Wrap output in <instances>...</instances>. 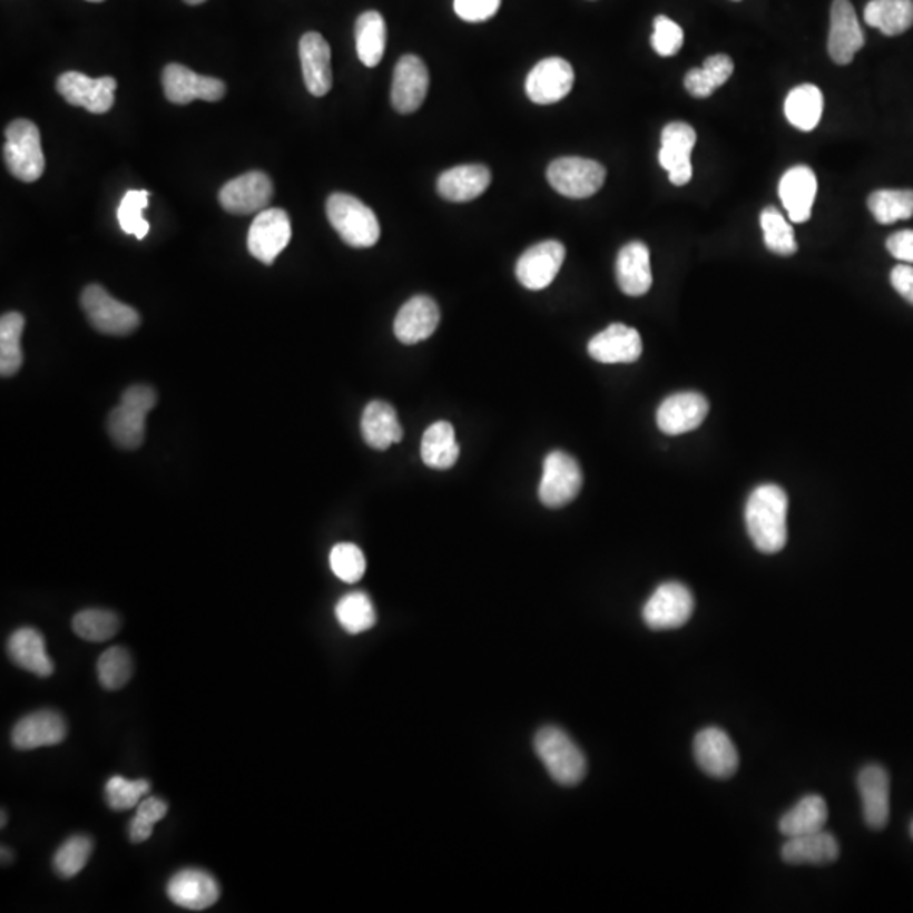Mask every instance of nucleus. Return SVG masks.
Listing matches in <instances>:
<instances>
[{"instance_id": "nucleus-4", "label": "nucleus", "mask_w": 913, "mask_h": 913, "mask_svg": "<svg viewBox=\"0 0 913 913\" xmlns=\"http://www.w3.org/2000/svg\"><path fill=\"white\" fill-rule=\"evenodd\" d=\"M327 217L335 233L347 246L365 249L376 246L380 240L381 227L376 214L352 195H331L327 200Z\"/></svg>"}, {"instance_id": "nucleus-19", "label": "nucleus", "mask_w": 913, "mask_h": 913, "mask_svg": "<svg viewBox=\"0 0 913 913\" xmlns=\"http://www.w3.org/2000/svg\"><path fill=\"white\" fill-rule=\"evenodd\" d=\"M697 765L714 778H729L739 766L738 749L719 727H707L694 739Z\"/></svg>"}, {"instance_id": "nucleus-28", "label": "nucleus", "mask_w": 913, "mask_h": 913, "mask_svg": "<svg viewBox=\"0 0 913 913\" xmlns=\"http://www.w3.org/2000/svg\"><path fill=\"white\" fill-rule=\"evenodd\" d=\"M782 204L794 224H804L811 218L817 195V178L808 166H794L781 179L778 187Z\"/></svg>"}, {"instance_id": "nucleus-10", "label": "nucleus", "mask_w": 913, "mask_h": 913, "mask_svg": "<svg viewBox=\"0 0 913 913\" xmlns=\"http://www.w3.org/2000/svg\"><path fill=\"white\" fill-rule=\"evenodd\" d=\"M292 240V220L283 208H267L259 212L247 234V249L263 264L274 259L286 249Z\"/></svg>"}, {"instance_id": "nucleus-31", "label": "nucleus", "mask_w": 913, "mask_h": 913, "mask_svg": "<svg viewBox=\"0 0 913 913\" xmlns=\"http://www.w3.org/2000/svg\"><path fill=\"white\" fill-rule=\"evenodd\" d=\"M365 443L376 450L390 449L403 439V426L397 422L396 411L384 401H371L361 420Z\"/></svg>"}, {"instance_id": "nucleus-35", "label": "nucleus", "mask_w": 913, "mask_h": 913, "mask_svg": "<svg viewBox=\"0 0 913 913\" xmlns=\"http://www.w3.org/2000/svg\"><path fill=\"white\" fill-rule=\"evenodd\" d=\"M355 48L357 57L365 67L374 68L381 63L386 50V22L377 11H367L359 16L355 22Z\"/></svg>"}, {"instance_id": "nucleus-58", "label": "nucleus", "mask_w": 913, "mask_h": 913, "mask_svg": "<svg viewBox=\"0 0 913 913\" xmlns=\"http://www.w3.org/2000/svg\"><path fill=\"white\" fill-rule=\"evenodd\" d=\"M910 836H912V840H913V821H912V824H910Z\"/></svg>"}, {"instance_id": "nucleus-29", "label": "nucleus", "mask_w": 913, "mask_h": 913, "mask_svg": "<svg viewBox=\"0 0 913 913\" xmlns=\"http://www.w3.org/2000/svg\"><path fill=\"white\" fill-rule=\"evenodd\" d=\"M491 185V171L482 165L455 166L439 176L436 190L440 197L455 204L475 200Z\"/></svg>"}, {"instance_id": "nucleus-7", "label": "nucleus", "mask_w": 913, "mask_h": 913, "mask_svg": "<svg viewBox=\"0 0 913 913\" xmlns=\"http://www.w3.org/2000/svg\"><path fill=\"white\" fill-rule=\"evenodd\" d=\"M547 178L563 197L589 198L605 185L606 168L593 159L566 156L548 166Z\"/></svg>"}, {"instance_id": "nucleus-23", "label": "nucleus", "mask_w": 913, "mask_h": 913, "mask_svg": "<svg viewBox=\"0 0 913 913\" xmlns=\"http://www.w3.org/2000/svg\"><path fill=\"white\" fill-rule=\"evenodd\" d=\"M303 81L315 97L327 96L332 88V51L320 32H306L300 39Z\"/></svg>"}, {"instance_id": "nucleus-14", "label": "nucleus", "mask_w": 913, "mask_h": 913, "mask_svg": "<svg viewBox=\"0 0 913 913\" xmlns=\"http://www.w3.org/2000/svg\"><path fill=\"white\" fill-rule=\"evenodd\" d=\"M273 194V181L266 173L249 171L225 183L218 202L228 214H259L269 205Z\"/></svg>"}, {"instance_id": "nucleus-13", "label": "nucleus", "mask_w": 913, "mask_h": 913, "mask_svg": "<svg viewBox=\"0 0 913 913\" xmlns=\"http://www.w3.org/2000/svg\"><path fill=\"white\" fill-rule=\"evenodd\" d=\"M161 80L166 99L176 106H188L197 99L217 102L225 96L224 81L214 77H202L178 63L165 67Z\"/></svg>"}, {"instance_id": "nucleus-43", "label": "nucleus", "mask_w": 913, "mask_h": 913, "mask_svg": "<svg viewBox=\"0 0 913 913\" xmlns=\"http://www.w3.org/2000/svg\"><path fill=\"white\" fill-rule=\"evenodd\" d=\"M97 674L104 689L119 690L132 677V658L122 647L109 648L100 655Z\"/></svg>"}, {"instance_id": "nucleus-53", "label": "nucleus", "mask_w": 913, "mask_h": 913, "mask_svg": "<svg viewBox=\"0 0 913 913\" xmlns=\"http://www.w3.org/2000/svg\"><path fill=\"white\" fill-rule=\"evenodd\" d=\"M890 282H892L893 288L900 293V296L913 305V267L909 264H899V266L893 267Z\"/></svg>"}, {"instance_id": "nucleus-42", "label": "nucleus", "mask_w": 913, "mask_h": 913, "mask_svg": "<svg viewBox=\"0 0 913 913\" xmlns=\"http://www.w3.org/2000/svg\"><path fill=\"white\" fill-rule=\"evenodd\" d=\"M763 236H765V244L772 253L778 256H792L797 253L798 244L795 240L794 228L785 220L784 215L776 210L775 207L765 208L762 212Z\"/></svg>"}, {"instance_id": "nucleus-34", "label": "nucleus", "mask_w": 913, "mask_h": 913, "mask_svg": "<svg viewBox=\"0 0 913 913\" xmlns=\"http://www.w3.org/2000/svg\"><path fill=\"white\" fill-rule=\"evenodd\" d=\"M864 21L885 36H899L913 26V0H872L864 8Z\"/></svg>"}, {"instance_id": "nucleus-6", "label": "nucleus", "mask_w": 913, "mask_h": 913, "mask_svg": "<svg viewBox=\"0 0 913 913\" xmlns=\"http://www.w3.org/2000/svg\"><path fill=\"white\" fill-rule=\"evenodd\" d=\"M80 305L91 327L100 334L124 337L141 325V316L132 306L112 298L100 285H88L81 293Z\"/></svg>"}, {"instance_id": "nucleus-47", "label": "nucleus", "mask_w": 913, "mask_h": 913, "mask_svg": "<svg viewBox=\"0 0 913 913\" xmlns=\"http://www.w3.org/2000/svg\"><path fill=\"white\" fill-rule=\"evenodd\" d=\"M331 567L332 572L344 582H359L365 572L364 553L354 543L335 544L331 552Z\"/></svg>"}, {"instance_id": "nucleus-22", "label": "nucleus", "mask_w": 913, "mask_h": 913, "mask_svg": "<svg viewBox=\"0 0 913 913\" xmlns=\"http://www.w3.org/2000/svg\"><path fill=\"white\" fill-rule=\"evenodd\" d=\"M67 723L55 710H38L18 720L12 729V745L21 752L57 746L67 738Z\"/></svg>"}, {"instance_id": "nucleus-9", "label": "nucleus", "mask_w": 913, "mask_h": 913, "mask_svg": "<svg viewBox=\"0 0 913 913\" xmlns=\"http://www.w3.org/2000/svg\"><path fill=\"white\" fill-rule=\"evenodd\" d=\"M696 601L684 583H661L644 608V619L648 628L664 631L684 626L693 618Z\"/></svg>"}, {"instance_id": "nucleus-49", "label": "nucleus", "mask_w": 913, "mask_h": 913, "mask_svg": "<svg viewBox=\"0 0 913 913\" xmlns=\"http://www.w3.org/2000/svg\"><path fill=\"white\" fill-rule=\"evenodd\" d=\"M501 0H453V11L468 22H484L495 16Z\"/></svg>"}, {"instance_id": "nucleus-24", "label": "nucleus", "mask_w": 913, "mask_h": 913, "mask_svg": "<svg viewBox=\"0 0 913 913\" xmlns=\"http://www.w3.org/2000/svg\"><path fill=\"white\" fill-rule=\"evenodd\" d=\"M587 351L590 357L602 364H629L641 357L644 342L636 328L612 324L590 338Z\"/></svg>"}, {"instance_id": "nucleus-30", "label": "nucleus", "mask_w": 913, "mask_h": 913, "mask_svg": "<svg viewBox=\"0 0 913 913\" xmlns=\"http://www.w3.org/2000/svg\"><path fill=\"white\" fill-rule=\"evenodd\" d=\"M8 654L22 670L31 671L38 677L53 675V660L46 651L45 636L38 629L21 628L12 632L8 641Z\"/></svg>"}, {"instance_id": "nucleus-16", "label": "nucleus", "mask_w": 913, "mask_h": 913, "mask_svg": "<svg viewBox=\"0 0 913 913\" xmlns=\"http://www.w3.org/2000/svg\"><path fill=\"white\" fill-rule=\"evenodd\" d=\"M566 261V247L559 240H543L521 254L517 263V278L531 292L547 288L557 278Z\"/></svg>"}, {"instance_id": "nucleus-11", "label": "nucleus", "mask_w": 913, "mask_h": 913, "mask_svg": "<svg viewBox=\"0 0 913 913\" xmlns=\"http://www.w3.org/2000/svg\"><path fill=\"white\" fill-rule=\"evenodd\" d=\"M697 134L693 126L685 122H671L661 130V148L658 161L667 169L668 179L675 187H684L693 179V155Z\"/></svg>"}, {"instance_id": "nucleus-1", "label": "nucleus", "mask_w": 913, "mask_h": 913, "mask_svg": "<svg viewBox=\"0 0 913 913\" xmlns=\"http://www.w3.org/2000/svg\"><path fill=\"white\" fill-rule=\"evenodd\" d=\"M788 495L781 485L763 484L746 502V530L759 552L778 553L787 544Z\"/></svg>"}, {"instance_id": "nucleus-38", "label": "nucleus", "mask_w": 913, "mask_h": 913, "mask_svg": "<svg viewBox=\"0 0 913 913\" xmlns=\"http://www.w3.org/2000/svg\"><path fill=\"white\" fill-rule=\"evenodd\" d=\"M24 331V316L9 312L0 318V374L12 377L22 367L21 335Z\"/></svg>"}, {"instance_id": "nucleus-15", "label": "nucleus", "mask_w": 913, "mask_h": 913, "mask_svg": "<svg viewBox=\"0 0 913 913\" xmlns=\"http://www.w3.org/2000/svg\"><path fill=\"white\" fill-rule=\"evenodd\" d=\"M429 68L422 58L415 55H404L394 67L393 85H391V102L400 114H413L425 102L429 94Z\"/></svg>"}, {"instance_id": "nucleus-12", "label": "nucleus", "mask_w": 913, "mask_h": 913, "mask_svg": "<svg viewBox=\"0 0 913 913\" xmlns=\"http://www.w3.org/2000/svg\"><path fill=\"white\" fill-rule=\"evenodd\" d=\"M116 88V78H90L80 71H67L57 81L58 94L70 106L84 107L91 114H106L112 109Z\"/></svg>"}, {"instance_id": "nucleus-57", "label": "nucleus", "mask_w": 913, "mask_h": 913, "mask_svg": "<svg viewBox=\"0 0 913 913\" xmlns=\"http://www.w3.org/2000/svg\"><path fill=\"white\" fill-rule=\"evenodd\" d=\"M6 826V812H2V827Z\"/></svg>"}, {"instance_id": "nucleus-54", "label": "nucleus", "mask_w": 913, "mask_h": 913, "mask_svg": "<svg viewBox=\"0 0 913 913\" xmlns=\"http://www.w3.org/2000/svg\"><path fill=\"white\" fill-rule=\"evenodd\" d=\"M136 814L156 824V822L161 821V818H165L166 814H168V804L161 801V798H145V801H141V804L137 805Z\"/></svg>"}, {"instance_id": "nucleus-37", "label": "nucleus", "mask_w": 913, "mask_h": 913, "mask_svg": "<svg viewBox=\"0 0 913 913\" xmlns=\"http://www.w3.org/2000/svg\"><path fill=\"white\" fill-rule=\"evenodd\" d=\"M824 110V97L815 85L805 84L795 87L785 100V116L797 129L808 132L821 122Z\"/></svg>"}, {"instance_id": "nucleus-27", "label": "nucleus", "mask_w": 913, "mask_h": 913, "mask_svg": "<svg viewBox=\"0 0 913 913\" xmlns=\"http://www.w3.org/2000/svg\"><path fill=\"white\" fill-rule=\"evenodd\" d=\"M616 278L625 295L644 296L650 292L654 274L647 244L632 240L619 251L616 259Z\"/></svg>"}, {"instance_id": "nucleus-8", "label": "nucleus", "mask_w": 913, "mask_h": 913, "mask_svg": "<svg viewBox=\"0 0 913 913\" xmlns=\"http://www.w3.org/2000/svg\"><path fill=\"white\" fill-rule=\"evenodd\" d=\"M582 481V471L573 457L566 452L548 453L538 495L544 507L562 508L577 498Z\"/></svg>"}, {"instance_id": "nucleus-46", "label": "nucleus", "mask_w": 913, "mask_h": 913, "mask_svg": "<svg viewBox=\"0 0 913 913\" xmlns=\"http://www.w3.org/2000/svg\"><path fill=\"white\" fill-rule=\"evenodd\" d=\"M149 788H151L149 782L127 781L124 776H112L106 785V801L112 811H129L141 804Z\"/></svg>"}, {"instance_id": "nucleus-3", "label": "nucleus", "mask_w": 913, "mask_h": 913, "mask_svg": "<svg viewBox=\"0 0 913 913\" xmlns=\"http://www.w3.org/2000/svg\"><path fill=\"white\" fill-rule=\"evenodd\" d=\"M158 394L151 386L136 384L127 387L120 397V404L110 411L109 435L117 446L134 450L145 442L146 416L156 406Z\"/></svg>"}, {"instance_id": "nucleus-41", "label": "nucleus", "mask_w": 913, "mask_h": 913, "mask_svg": "<svg viewBox=\"0 0 913 913\" xmlns=\"http://www.w3.org/2000/svg\"><path fill=\"white\" fill-rule=\"evenodd\" d=\"M73 631L85 641L102 644L117 635L120 628L119 618L106 609H85L73 618Z\"/></svg>"}, {"instance_id": "nucleus-51", "label": "nucleus", "mask_w": 913, "mask_h": 913, "mask_svg": "<svg viewBox=\"0 0 913 913\" xmlns=\"http://www.w3.org/2000/svg\"><path fill=\"white\" fill-rule=\"evenodd\" d=\"M685 90L689 91L690 96L696 99H707L716 91L710 78L707 77L704 68H693L689 73L685 75Z\"/></svg>"}, {"instance_id": "nucleus-26", "label": "nucleus", "mask_w": 913, "mask_h": 913, "mask_svg": "<svg viewBox=\"0 0 913 913\" xmlns=\"http://www.w3.org/2000/svg\"><path fill=\"white\" fill-rule=\"evenodd\" d=\"M857 791L863 802L867 826L880 831L890 818V776L880 765H867L857 775Z\"/></svg>"}, {"instance_id": "nucleus-52", "label": "nucleus", "mask_w": 913, "mask_h": 913, "mask_svg": "<svg viewBox=\"0 0 913 913\" xmlns=\"http://www.w3.org/2000/svg\"><path fill=\"white\" fill-rule=\"evenodd\" d=\"M886 249L895 259L913 263V230H900L886 240Z\"/></svg>"}, {"instance_id": "nucleus-45", "label": "nucleus", "mask_w": 913, "mask_h": 913, "mask_svg": "<svg viewBox=\"0 0 913 913\" xmlns=\"http://www.w3.org/2000/svg\"><path fill=\"white\" fill-rule=\"evenodd\" d=\"M91 851H94V843H91L90 837H70L67 843L61 844L60 850L55 854V872H57L61 878H73V876H77L78 873L87 866Z\"/></svg>"}, {"instance_id": "nucleus-32", "label": "nucleus", "mask_w": 913, "mask_h": 913, "mask_svg": "<svg viewBox=\"0 0 913 913\" xmlns=\"http://www.w3.org/2000/svg\"><path fill=\"white\" fill-rule=\"evenodd\" d=\"M782 857L788 864H829L840 857V844L827 831L788 837L782 847Z\"/></svg>"}, {"instance_id": "nucleus-50", "label": "nucleus", "mask_w": 913, "mask_h": 913, "mask_svg": "<svg viewBox=\"0 0 913 913\" xmlns=\"http://www.w3.org/2000/svg\"><path fill=\"white\" fill-rule=\"evenodd\" d=\"M703 68L714 87L719 88L729 80L730 75L735 71V63L727 55H714L704 61Z\"/></svg>"}, {"instance_id": "nucleus-33", "label": "nucleus", "mask_w": 913, "mask_h": 913, "mask_svg": "<svg viewBox=\"0 0 913 913\" xmlns=\"http://www.w3.org/2000/svg\"><path fill=\"white\" fill-rule=\"evenodd\" d=\"M826 822V801L818 795H807L782 815L778 827L785 837H797L824 829Z\"/></svg>"}, {"instance_id": "nucleus-59", "label": "nucleus", "mask_w": 913, "mask_h": 913, "mask_svg": "<svg viewBox=\"0 0 913 913\" xmlns=\"http://www.w3.org/2000/svg\"><path fill=\"white\" fill-rule=\"evenodd\" d=\"M87 2H104V0H87Z\"/></svg>"}, {"instance_id": "nucleus-18", "label": "nucleus", "mask_w": 913, "mask_h": 913, "mask_svg": "<svg viewBox=\"0 0 913 913\" xmlns=\"http://www.w3.org/2000/svg\"><path fill=\"white\" fill-rule=\"evenodd\" d=\"M709 413V401L700 393H677L668 396L657 411L658 429L665 435H684L703 425Z\"/></svg>"}, {"instance_id": "nucleus-36", "label": "nucleus", "mask_w": 913, "mask_h": 913, "mask_svg": "<svg viewBox=\"0 0 913 913\" xmlns=\"http://www.w3.org/2000/svg\"><path fill=\"white\" fill-rule=\"evenodd\" d=\"M422 459L429 468L446 471L459 459L455 430L449 422H436L425 430L422 440Z\"/></svg>"}, {"instance_id": "nucleus-5", "label": "nucleus", "mask_w": 913, "mask_h": 913, "mask_svg": "<svg viewBox=\"0 0 913 913\" xmlns=\"http://www.w3.org/2000/svg\"><path fill=\"white\" fill-rule=\"evenodd\" d=\"M4 161L9 173L24 183H35L45 173V155L38 126L18 119L6 129Z\"/></svg>"}, {"instance_id": "nucleus-39", "label": "nucleus", "mask_w": 913, "mask_h": 913, "mask_svg": "<svg viewBox=\"0 0 913 913\" xmlns=\"http://www.w3.org/2000/svg\"><path fill=\"white\" fill-rule=\"evenodd\" d=\"M335 616L348 635H361L376 625V609L365 592L345 593L335 606Z\"/></svg>"}, {"instance_id": "nucleus-44", "label": "nucleus", "mask_w": 913, "mask_h": 913, "mask_svg": "<svg viewBox=\"0 0 913 913\" xmlns=\"http://www.w3.org/2000/svg\"><path fill=\"white\" fill-rule=\"evenodd\" d=\"M148 204L149 192L130 190L124 195L119 208H117V220H119L124 233L136 236L139 240L148 236L149 224L143 217V212L148 208Z\"/></svg>"}, {"instance_id": "nucleus-55", "label": "nucleus", "mask_w": 913, "mask_h": 913, "mask_svg": "<svg viewBox=\"0 0 913 913\" xmlns=\"http://www.w3.org/2000/svg\"><path fill=\"white\" fill-rule=\"evenodd\" d=\"M153 829H155L153 822L146 821L141 815L136 814L129 824L130 841L136 844L146 843L151 837Z\"/></svg>"}, {"instance_id": "nucleus-20", "label": "nucleus", "mask_w": 913, "mask_h": 913, "mask_svg": "<svg viewBox=\"0 0 913 913\" xmlns=\"http://www.w3.org/2000/svg\"><path fill=\"white\" fill-rule=\"evenodd\" d=\"M864 46V32L850 0H834L827 50L834 63L850 65Z\"/></svg>"}, {"instance_id": "nucleus-21", "label": "nucleus", "mask_w": 913, "mask_h": 913, "mask_svg": "<svg viewBox=\"0 0 913 913\" xmlns=\"http://www.w3.org/2000/svg\"><path fill=\"white\" fill-rule=\"evenodd\" d=\"M166 892H168V899L175 905L181 906V909L197 910V912L215 905L220 899V886H218L217 880L204 870H195V867L181 870V872L171 876L168 886H166Z\"/></svg>"}, {"instance_id": "nucleus-48", "label": "nucleus", "mask_w": 913, "mask_h": 913, "mask_svg": "<svg viewBox=\"0 0 913 913\" xmlns=\"http://www.w3.org/2000/svg\"><path fill=\"white\" fill-rule=\"evenodd\" d=\"M655 31L651 35V46L660 57H675L684 45V31L677 22L667 16H658L654 22Z\"/></svg>"}, {"instance_id": "nucleus-25", "label": "nucleus", "mask_w": 913, "mask_h": 913, "mask_svg": "<svg viewBox=\"0 0 913 913\" xmlns=\"http://www.w3.org/2000/svg\"><path fill=\"white\" fill-rule=\"evenodd\" d=\"M439 324V305L430 296H413L401 306L394 318V335L403 344H419L432 337Z\"/></svg>"}, {"instance_id": "nucleus-40", "label": "nucleus", "mask_w": 913, "mask_h": 913, "mask_svg": "<svg viewBox=\"0 0 913 913\" xmlns=\"http://www.w3.org/2000/svg\"><path fill=\"white\" fill-rule=\"evenodd\" d=\"M867 208L883 225L913 217V190H878L867 198Z\"/></svg>"}, {"instance_id": "nucleus-2", "label": "nucleus", "mask_w": 913, "mask_h": 913, "mask_svg": "<svg viewBox=\"0 0 913 913\" xmlns=\"http://www.w3.org/2000/svg\"><path fill=\"white\" fill-rule=\"evenodd\" d=\"M534 752L547 768L548 775L563 787H573L583 781L587 762L579 746L566 730L544 726L534 735Z\"/></svg>"}, {"instance_id": "nucleus-17", "label": "nucleus", "mask_w": 913, "mask_h": 913, "mask_svg": "<svg viewBox=\"0 0 913 913\" xmlns=\"http://www.w3.org/2000/svg\"><path fill=\"white\" fill-rule=\"evenodd\" d=\"M573 68L563 58H544L528 73L527 96L538 106H550L569 96Z\"/></svg>"}, {"instance_id": "nucleus-56", "label": "nucleus", "mask_w": 913, "mask_h": 913, "mask_svg": "<svg viewBox=\"0 0 913 913\" xmlns=\"http://www.w3.org/2000/svg\"><path fill=\"white\" fill-rule=\"evenodd\" d=\"M183 2H187L188 6H200L207 2V0H183Z\"/></svg>"}]
</instances>
